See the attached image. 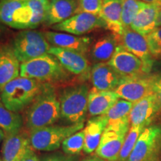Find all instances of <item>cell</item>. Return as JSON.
Returning a JSON list of instances; mask_svg holds the SVG:
<instances>
[{
    "label": "cell",
    "mask_w": 161,
    "mask_h": 161,
    "mask_svg": "<svg viewBox=\"0 0 161 161\" xmlns=\"http://www.w3.org/2000/svg\"><path fill=\"white\" fill-rule=\"evenodd\" d=\"M158 26H161V11L159 13L158 19Z\"/></svg>",
    "instance_id": "obj_40"
},
{
    "label": "cell",
    "mask_w": 161,
    "mask_h": 161,
    "mask_svg": "<svg viewBox=\"0 0 161 161\" xmlns=\"http://www.w3.org/2000/svg\"><path fill=\"white\" fill-rule=\"evenodd\" d=\"M146 128L143 126H130L124 143L121 148L117 161H128V159L134 150L139 136Z\"/></svg>",
    "instance_id": "obj_28"
},
{
    "label": "cell",
    "mask_w": 161,
    "mask_h": 161,
    "mask_svg": "<svg viewBox=\"0 0 161 161\" xmlns=\"http://www.w3.org/2000/svg\"><path fill=\"white\" fill-rule=\"evenodd\" d=\"M0 161H3V159H2L1 158H0Z\"/></svg>",
    "instance_id": "obj_42"
},
{
    "label": "cell",
    "mask_w": 161,
    "mask_h": 161,
    "mask_svg": "<svg viewBox=\"0 0 161 161\" xmlns=\"http://www.w3.org/2000/svg\"><path fill=\"white\" fill-rule=\"evenodd\" d=\"M160 108L155 96H146L133 105L129 114L130 126H149Z\"/></svg>",
    "instance_id": "obj_14"
},
{
    "label": "cell",
    "mask_w": 161,
    "mask_h": 161,
    "mask_svg": "<svg viewBox=\"0 0 161 161\" xmlns=\"http://www.w3.org/2000/svg\"><path fill=\"white\" fill-rule=\"evenodd\" d=\"M43 161H78L75 156L63 155L60 154H55L45 158Z\"/></svg>",
    "instance_id": "obj_34"
},
{
    "label": "cell",
    "mask_w": 161,
    "mask_h": 161,
    "mask_svg": "<svg viewBox=\"0 0 161 161\" xmlns=\"http://www.w3.org/2000/svg\"><path fill=\"white\" fill-rule=\"evenodd\" d=\"M84 123L69 125H49L31 131L29 140L34 150L52 152L60 148L66 138L82 130Z\"/></svg>",
    "instance_id": "obj_6"
},
{
    "label": "cell",
    "mask_w": 161,
    "mask_h": 161,
    "mask_svg": "<svg viewBox=\"0 0 161 161\" xmlns=\"http://www.w3.org/2000/svg\"><path fill=\"white\" fill-rule=\"evenodd\" d=\"M89 92V87L85 84L64 89L59 97L60 117L71 125L84 123L88 111Z\"/></svg>",
    "instance_id": "obj_3"
},
{
    "label": "cell",
    "mask_w": 161,
    "mask_h": 161,
    "mask_svg": "<svg viewBox=\"0 0 161 161\" xmlns=\"http://www.w3.org/2000/svg\"><path fill=\"white\" fill-rule=\"evenodd\" d=\"M50 0H27L26 4L32 12V18L30 23V29L37 28L44 23L47 18Z\"/></svg>",
    "instance_id": "obj_27"
},
{
    "label": "cell",
    "mask_w": 161,
    "mask_h": 161,
    "mask_svg": "<svg viewBox=\"0 0 161 161\" xmlns=\"http://www.w3.org/2000/svg\"><path fill=\"white\" fill-rule=\"evenodd\" d=\"M134 103L124 99H119L104 114L108 124H114L129 119V114Z\"/></svg>",
    "instance_id": "obj_26"
},
{
    "label": "cell",
    "mask_w": 161,
    "mask_h": 161,
    "mask_svg": "<svg viewBox=\"0 0 161 161\" xmlns=\"http://www.w3.org/2000/svg\"><path fill=\"white\" fill-rule=\"evenodd\" d=\"M62 149L68 155H76L84 150V128L75 133L64 141L61 145Z\"/></svg>",
    "instance_id": "obj_30"
},
{
    "label": "cell",
    "mask_w": 161,
    "mask_h": 161,
    "mask_svg": "<svg viewBox=\"0 0 161 161\" xmlns=\"http://www.w3.org/2000/svg\"><path fill=\"white\" fill-rule=\"evenodd\" d=\"M19 76L50 84L66 80L69 72L55 56L49 53L20 64Z\"/></svg>",
    "instance_id": "obj_4"
},
{
    "label": "cell",
    "mask_w": 161,
    "mask_h": 161,
    "mask_svg": "<svg viewBox=\"0 0 161 161\" xmlns=\"http://www.w3.org/2000/svg\"><path fill=\"white\" fill-rule=\"evenodd\" d=\"M146 5V3L140 0H124L122 11V23L124 29L130 28L137 14Z\"/></svg>",
    "instance_id": "obj_29"
},
{
    "label": "cell",
    "mask_w": 161,
    "mask_h": 161,
    "mask_svg": "<svg viewBox=\"0 0 161 161\" xmlns=\"http://www.w3.org/2000/svg\"><path fill=\"white\" fill-rule=\"evenodd\" d=\"M31 148L29 136L19 132L5 136L2 149L3 161H19Z\"/></svg>",
    "instance_id": "obj_20"
},
{
    "label": "cell",
    "mask_w": 161,
    "mask_h": 161,
    "mask_svg": "<svg viewBox=\"0 0 161 161\" xmlns=\"http://www.w3.org/2000/svg\"><path fill=\"white\" fill-rule=\"evenodd\" d=\"M46 84L32 78L19 76L4 86L0 91V98L6 108L19 113L34 102L43 90Z\"/></svg>",
    "instance_id": "obj_2"
},
{
    "label": "cell",
    "mask_w": 161,
    "mask_h": 161,
    "mask_svg": "<svg viewBox=\"0 0 161 161\" xmlns=\"http://www.w3.org/2000/svg\"><path fill=\"white\" fill-rule=\"evenodd\" d=\"M119 37L114 34L103 36L92 44L90 48L92 59L97 63L109 61L115 53Z\"/></svg>",
    "instance_id": "obj_24"
},
{
    "label": "cell",
    "mask_w": 161,
    "mask_h": 161,
    "mask_svg": "<svg viewBox=\"0 0 161 161\" xmlns=\"http://www.w3.org/2000/svg\"><path fill=\"white\" fill-rule=\"evenodd\" d=\"M152 58H161V26L145 36Z\"/></svg>",
    "instance_id": "obj_31"
},
{
    "label": "cell",
    "mask_w": 161,
    "mask_h": 161,
    "mask_svg": "<svg viewBox=\"0 0 161 161\" xmlns=\"http://www.w3.org/2000/svg\"><path fill=\"white\" fill-rule=\"evenodd\" d=\"M43 33L50 45L53 46L54 47L72 50L83 55H85L89 51L92 43V38L90 37H83L66 34L65 32L60 33L52 31H47Z\"/></svg>",
    "instance_id": "obj_15"
},
{
    "label": "cell",
    "mask_w": 161,
    "mask_h": 161,
    "mask_svg": "<svg viewBox=\"0 0 161 161\" xmlns=\"http://www.w3.org/2000/svg\"><path fill=\"white\" fill-rule=\"evenodd\" d=\"M114 91L119 98L136 103L152 94L149 76L146 75L122 78L119 84Z\"/></svg>",
    "instance_id": "obj_11"
},
{
    "label": "cell",
    "mask_w": 161,
    "mask_h": 161,
    "mask_svg": "<svg viewBox=\"0 0 161 161\" xmlns=\"http://www.w3.org/2000/svg\"><path fill=\"white\" fill-rule=\"evenodd\" d=\"M11 45L20 64L49 54L51 48L44 33L33 29L19 31Z\"/></svg>",
    "instance_id": "obj_5"
},
{
    "label": "cell",
    "mask_w": 161,
    "mask_h": 161,
    "mask_svg": "<svg viewBox=\"0 0 161 161\" xmlns=\"http://www.w3.org/2000/svg\"><path fill=\"white\" fill-rule=\"evenodd\" d=\"M19 161H40V160L37 154H35V152H34L33 148L31 147L27 151V152L25 153V155L20 159Z\"/></svg>",
    "instance_id": "obj_35"
},
{
    "label": "cell",
    "mask_w": 161,
    "mask_h": 161,
    "mask_svg": "<svg viewBox=\"0 0 161 161\" xmlns=\"http://www.w3.org/2000/svg\"><path fill=\"white\" fill-rule=\"evenodd\" d=\"M130 128V119L108 125L95 152L96 155L106 161H117Z\"/></svg>",
    "instance_id": "obj_7"
},
{
    "label": "cell",
    "mask_w": 161,
    "mask_h": 161,
    "mask_svg": "<svg viewBox=\"0 0 161 161\" xmlns=\"http://www.w3.org/2000/svg\"><path fill=\"white\" fill-rule=\"evenodd\" d=\"M141 2L146 4H150V5H161V0H140Z\"/></svg>",
    "instance_id": "obj_36"
},
{
    "label": "cell",
    "mask_w": 161,
    "mask_h": 161,
    "mask_svg": "<svg viewBox=\"0 0 161 161\" xmlns=\"http://www.w3.org/2000/svg\"><path fill=\"white\" fill-rule=\"evenodd\" d=\"M98 28H105L106 24L99 16L87 13L76 14L65 21L52 26V29L80 36Z\"/></svg>",
    "instance_id": "obj_10"
},
{
    "label": "cell",
    "mask_w": 161,
    "mask_h": 161,
    "mask_svg": "<svg viewBox=\"0 0 161 161\" xmlns=\"http://www.w3.org/2000/svg\"><path fill=\"white\" fill-rule=\"evenodd\" d=\"M49 53L55 56L69 73L81 76L84 78H90L91 67L85 55L72 50L54 46H51Z\"/></svg>",
    "instance_id": "obj_12"
},
{
    "label": "cell",
    "mask_w": 161,
    "mask_h": 161,
    "mask_svg": "<svg viewBox=\"0 0 161 161\" xmlns=\"http://www.w3.org/2000/svg\"><path fill=\"white\" fill-rule=\"evenodd\" d=\"M124 0H103L99 17L106 24V29L112 34L121 37L123 33L122 11Z\"/></svg>",
    "instance_id": "obj_18"
},
{
    "label": "cell",
    "mask_w": 161,
    "mask_h": 161,
    "mask_svg": "<svg viewBox=\"0 0 161 161\" xmlns=\"http://www.w3.org/2000/svg\"><path fill=\"white\" fill-rule=\"evenodd\" d=\"M77 0H50L47 18L44 24L53 26L76 14Z\"/></svg>",
    "instance_id": "obj_22"
},
{
    "label": "cell",
    "mask_w": 161,
    "mask_h": 161,
    "mask_svg": "<svg viewBox=\"0 0 161 161\" xmlns=\"http://www.w3.org/2000/svg\"><path fill=\"white\" fill-rule=\"evenodd\" d=\"M108 64L122 78H130L149 74L143 62L125 49L121 44Z\"/></svg>",
    "instance_id": "obj_9"
},
{
    "label": "cell",
    "mask_w": 161,
    "mask_h": 161,
    "mask_svg": "<svg viewBox=\"0 0 161 161\" xmlns=\"http://www.w3.org/2000/svg\"><path fill=\"white\" fill-rule=\"evenodd\" d=\"M20 63L10 44L0 43V91L8 83L19 77Z\"/></svg>",
    "instance_id": "obj_16"
},
{
    "label": "cell",
    "mask_w": 161,
    "mask_h": 161,
    "mask_svg": "<svg viewBox=\"0 0 161 161\" xmlns=\"http://www.w3.org/2000/svg\"><path fill=\"white\" fill-rule=\"evenodd\" d=\"M160 11V5L147 4L146 7L141 9L134 18L130 28L133 31L146 36L158 27V19Z\"/></svg>",
    "instance_id": "obj_21"
},
{
    "label": "cell",
    "mask_w": 161,
    "mask_h": 161,
    "mask_svg": "<svg viewBox=\"0 0 161 161\" xmlns=\"http://www.w3.org/2000/svg\"><path fill=\"white\" fill-rule=\"evenodd\" d=\"M7 29H6V26L5 25H3V23H0V37L3 36Z\"/></svg>",
    "instance_id": "obj_38"
},
{
    "label": "cell",
    "mask_w": 161,
    "mask_h": 161,
    "mask_svg": "<svg viewBox=\"0 0 161 161\" xmlns=\"http://www.w3.org/2000/svg\"><path fill=\"white\" fill-rule=\"evenodd\" d=\"M82 161H106L103 160V159L98 158L97 156H93V157H90V158H86L85 159H84Z\"/></svg>",
    "instance_id": "obj_37"
},
{
    "label": "cell",
    "mask_w": 161,
    "mask_h": 161,
    "mask_svg": "<svg viewBox=\"0 0 161 161\" xmlns=\"http://www.w3.org/2000/svg\"><path fill=\"white\" fill-rule=\"evenodd\" d=\"M119 40L122 42L121 45L127 51L132 53L143 62L145 66L150 73L154 60L150 53L145 36L133 31L130 28H126L124 29Z\"/></svg>",
    "instance_id": "obj_13"
},
{
    "label": "cell",
    "mask_w": 161,
    "mask_h": 161,
    "mask_svg": "<svg viewBox=\"0 0 161 161\" xmlns=\"http://www.w3.org/2000/svg\"><path fill=\"white\" fill-rule=\"evenodd\" d=\"M23 122V118L19 113L6 108L0 98V128L5 133V136L20 132Z\"/></svg>",
    "instance_id": "obj_25"
},
{
    "label": "cell",
    "mask_w": 161,
    "mask_h": 161,
    "mask_svg": "<svg viewBox=\"0 0 161 161\" xmlns=\"http://www.w3.org/2000/svg\"><path fill=\"white\" fill-rule=\"evenodd\" d=\"M60 117L59 99L51 84L43 90L29 106L25 113V125L30 131L52 125Z\"/></svg>",
    "instance_id": "obj_1"
},
{
    "label": "cell",
    "mask_w": 161,
    "mask_h": 161,
    "mask_svg": "<svg viewBox=\"0 0 161 161\" xmlns=\"http://www.w3.org/2000/svg\"><path fill=\"white\" fill-rule=\"evenodd\" d=\"M108 122L105 116H94L88 120L84 130V152L91 154L96 152L99 145L102 134L108 126Z\"/></svg>",
    "instance_id": "obj_23"
},
{
    "label": "cell",
    "mask_w": 161,
    "mask_h": 161,
    "mask_svg": "<svg viewBox=\"0 0 161 161\" xmlns=\"http://www.w3.org/2000/svg\"><path fill=\"white\" fill-rule=\"evenodd\" d=\"M90 80L93 87L98 90H115L119 84L120 77L108 62L97 63L91 67Z\"/></svg>",
    "instance_id": "obj_17"
},
{
    "label": "cell",
    "mask_w": 161,
    "mask_h": 161,
    "mask_svg": "<svg viewBox=\"0 0 161 161\" xmlns=\"http://www.w3.org/2000/svg\"><path fill=\"white\" fill-rule=\"evenodd\" d=\"M5 133H4L3 130H2L1 128H0V142H1L2 141H3L4 139H5Z\"/></svg>",
    "instance_id": "obj_39"
},
{
    "label": "cell",
    "mask_w": 161,
    "mask_h": 161,
    "mask_svg": "<svg viewBox=\"0 0 161 161\" xmlns=\"http://www.w3.org/2000/svg\"><path fill=\"white\" fill-rule=\"evenodd\" d=\"M152 94L155 96L161 110V73L149 75Z\"/></svg>",
    "instance_id": "obj_33"
},
{
    "label": "cell",
    "mask_w": 161,
    "mask_h": 161,
    "mask_svg": "<svg viewBox=\"0 0 161 161\" xmlns=\"http://www.w3.org/2000/svg\"><path fill=\"white\" fill-rule=\"evenodd\" d=\"M77 13H87L99 16L103 0H77Z\"/></svg>",
    "instance_id": "obj_32"
},
{
    "label": "cell",
    "mask_w": 161,
    "mask_h": 161,
    "mask_svg": "<svg viewBox=\"0 0 161 161\" xmlns=\"http://www.w3.org/2000/svg\"><path fill=\"white\" fill-rule=\"evenodd\" d=\"M119 98L114 90L103 91L92 88L88 95V113L90 116L94 117L104 115Z\"/></svg>",
    "instance_id": "obj_19"
},
{
    "label": "cell",
    "mask_w": 161,
    "mask_h": 161,
    "mask_svg": "<svg viewBox=\"0 0 161 161\" xmlns=\"http://www.w3.org/2000/svg\"><path fill=\"white\" fill-rule=\"evenodd\" d=\"M16 1H27V0H16Z\"/></svg>",
    "instance_id": "obj_41"
},
{
    "label": "cell",
    "mask_w": 161,
    "mask_h": 161,
    "mask_svg": "<svg viewBox=\"0 0 161 161\" xmlns=\"http://www.w3.org/2000/svg\"><path fill=\"white\" fill-rule=\"evenodd\" d=\"M161 155V126L149 125L139 136L128 161H159Z\"/></svg>",
    "instance_id": "obj_8"
}]
</instances>
